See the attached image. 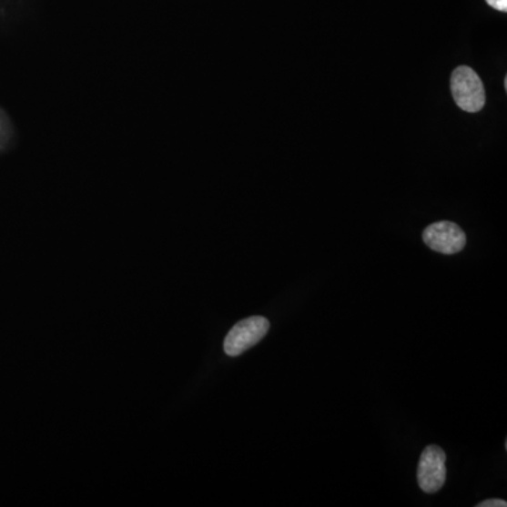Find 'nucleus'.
Here are the masks:
<instances>
[{
  "label": "nucleus",
  "mask_w": 507,
  "mask_h": 507,
  "mask_svg": "<svg viewBox=\"0 0 507 507\" xmlns=\"http://www.w3.org/2000/svg\"><path fill=\"white\" fill-rule=\"evenodd\" d=\"M451 94L461 109L478 113L486 103L485 87L480 76L470 66H458L451 76Z\"/></svg>",
  "instance_id": "1"
},
{
  "label": "nucleus",
  "mask_w": 507,
  "mask_h": 507,
  "mask_svg": "<svg viewBox=\"0 0 507 507\" xmlns=\"http://www.w3.org/2000/svg\"><path fill=\"white\" fill-rule=\"evenodd\" d=\"M423 241L432 251L452 256L464 249L467 236L460 226L452 221H437L423 231Z\"/></svg>",
  "instance_id": "4"
},
{
  "label": "nucleus",
  "mask_w": 507,
  "mask_h": 507,
  "mask_svg": "<svg viewBox=\"0 0 507 507\" xmlns=\"http://www.w3.org/2000/svg\"><path fill=\"white\" fill-rule=\"evenodd\" d=\"M486 4L499 12H507V0H486Z\"/></svg>",
  "instance_id": "5"
},
{
  "label": "nucleus",
  "mask_w": 507,
  "mask_h": 507,
  "mask_svg": "<svg viewBox=\"0 0 507 507\" xmlns=\"http://www.w3.org/2000/svg\"><path fill=\"white\" fill-rule=\"evenodd\" d=\"M507 503L502 499H489V501L481 502L478 507H506Z\"/></svg>",
  "instance_id": "6"
},
{
  "label": "nucleus",
  "mask_w": 507,
  "mask_h": 507,
  "mask_svg": "<svg viewBox=\"0 0 507 507\" xmlns=\"http://www.w3.org/2000/svg\"><path fill=\"white\" fill-rule=\"evenodd\" d=\"M268 330H269V321L261 316H252L238 321L226 336V354L238 357L247 350L259 344L267 336Z\"/></svg>",
  "instance_id": "2"
},
{
  "label": "nucleus",
  "mask_w": 507,
  "mask_h": 507,
  "mask_svg": "<svg viewBox=\"0 0 507 507\" xmlns=\"http://www.w3.org/2000/svg\"><path fill=\"white\" fill-rule=\"evenodd\" d=\"M447 455L439 445H429L421 452L419 468H417V482L426 493H436L444 486L447 478L445 468Z\"/></svg>",
  "instance_id": "3"
}]
</instances>
